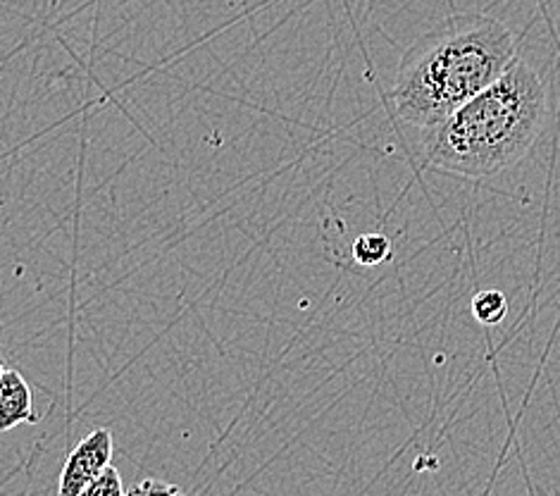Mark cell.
<instances>
[{
    "label": "cell",
    "mask_w": 560,
    "mask_h": 496,
    "mask_svg": "<svg viewBox=\"0 0 560 496\" xmlns=\"http://www.w3.org/2000/svg\"><path fill=\"white\" fill-rule=\"evenodd\" d=\"M353 261L363 267H375L392 258V239L382 232L360 234L353 241Z\"/></svg>",
    "instance_id": "6"
},
{
    "label": "cell",
    "mask_w": 560,
    "mask_h": 496,
    "mask_svg": "<svg viewBox=\"0 0 560 496\" xmlns=\"http://www.w3.org/2000/svg\"><path fill=\"white\" fill-rule=\"evenodd\" d=\"M24 423H38L34 413L32 387L20 370L5 368L3 378H0V432H8Z\"/></svg>",
    "instance_id": "4"
},
{
    "label": "cell",
    "mask_w": 560,
    "mask_h": 496,
    "mask_svg": "<svg viewBox=\"0 0 560 496\" xmlns=\"http://www.w3.org/2000/svg\"><path fill=\"white\" fill-rule=\"evenodd\" d=\"M127 496H129V494H127Z\"/></svg>",
    "instance_id": "10"
},
{
    "label": "cell",
    "mask_w": 560,
    "mask_h": 496,
    "mask_svg": "<svg viewBox=\"0 0 560 496\" xmlns=\"http://www.w3.org/2000/svg\"><path fill=\"white\" fill-rule=\"evenodd\" d=\"M115 439L108 427L89 432L79 445L70 451L68 461L62 465L58 494L60 496H79L89 482L101 475L113 463Z\"/></svg>",
    "instance_id": "3"
},
{
    "label": "cell",
    "mask_w": 560,
    "mask_h": 496,
    "mask_svg": "<svg viewBox=\"0 0 560 496\" xmlns=\"http://www.w3.org/2000/svg\"><path fill=\"white\" fill-rule=\"evenodd\" d=\"M549 117L544 79L517 58L505 74L430 131L424 165L465 180L515 168L537 143Z\"/></svg>",
    "instance_id": "2"
},
{
    "label": "cell",
    "mask_w": 560,
    "mask_h": 496,
    "mask_svg": "<svg viewBox=\"0 0 560 496\" xmlns=\"http://www.w3.org/2000/svg\"><path fill=\"white\" fill-rule=\"evenodd\" d=\"M79 496H127L122 475H119L117 468L110 463L101 475H96L89 482Z\"/></svg>",
    "instance_id": "7"
},
{
    "label": "cell",
    "mask_w": 560,
    "mask_h": 496,
    "mask_svg": "<svg viewBox=\"0 0 560 496\" xmlns=\"http://www.w3.org/2000/svg\"><path fill=\"white\" fill-rule=\"evenodd\" d=\"M129 496H186L177 485H170L163 480H141L139 485L127 492Z\"/></svg>",
    "instance_id": "8"
},
{
    "label": "cell",
    "mask_w": 560,
    "mask_h": 496,
    "mask_svg": "<svg viewBox=\"0 0 560 496\" xmlns=\"http://www.w3.org/2000/svg\"><path fill=\"white\" fill-rule=\"evenodd\" d=\"M3 370H5V364H3V356H0V378H3Z\"/></svg>",
    "instance_id": "9"
},
{
    "label": "cell",
    "mask_w": 560,
    "mask_h": 496,
    "mask_svg": "<svg viewBox=\"0 0 560 496\" xmlns=\"http://www.w3.org/2000/svg\"><path fill=\"white\" fill-rule=\"evenodd\" d=\"M517 38L497 18L453 15L420 36L398 65L389 101L404 125L432 129L505 74Z\"/></svg>",
    "instance_id": "1"
},
{
    "label": "cell",
    "mask_w": 560,
    "mask_h": 496,
    "mask_svg": "<svg viewBox=\"0 0 560 496\" xmlns=\"http://www.w3.org/2000/svg\"><path fill=\"white\" fill-rule=\"evenodd\" d=\"M472 315L479 325L497 327L509 315V299L501 289H482L472 297Z\"/></svg>",
    "instance_id": "5"
}]
</instances>
